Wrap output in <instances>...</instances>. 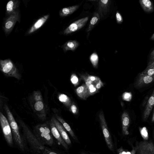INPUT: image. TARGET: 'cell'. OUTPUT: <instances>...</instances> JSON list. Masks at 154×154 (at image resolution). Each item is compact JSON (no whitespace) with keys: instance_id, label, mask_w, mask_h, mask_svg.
Here are the masks:
<instances>
[{"instance_id":"3957f363","label":"cell","mask_w":154,"mask_h":154,"mask_svg":"<svg viewBox=\"0 0 154 154\" xmlns=\"http://www.w3.org/2000/svg\"><path fill=\"white\" fill-rule=\"evenodd\" d=\"M20 126L22 128L24 138L28 143L30 148L35 153H42L45 147L37 138L26 125L22 121H20Z\"/></svg>"},{"instance_id":"5bb4252c","label":"cell","mask_w":154,"mask_h":154,"mask_svg":"<svg viewBox=\"0 0 154 154\" xmlns=\"http://www.w3.org/2000/svg\"><path fill=\"white\" fill-rule=\"evenodd\" d=\"M49 14L45 15L38 19L28 31L27 34H30L42 27L49 17Z\"/></svg>"},{"instance_id":"e575fe53","label":"cell","mask_w":154,"mask_h":154,"mask_svg":"<svg viewBox=\"0 0 154 154\" xmlns=\"http://www.w3.org/2000/svg\"><path fill=\"white\" fill-rule=\"evenodd\" d=\"M122 97L124 100L129 101L131 97V95L130 93L128 92H125L122 94Z\"/></svg>"},{"instance_id":"30bf717a","label":"cell","mask_w":154,"mask_h":154,"mask_svg":"<svg viewBox=\"0 0 154 154\" xmlns=\"http://www.w3.org/2000/svg\"><path fill=\"white\" fill-rule=\"evenodd\" d=\"M49 124L53 136L60 144L63 146L65 149H68V145L62 137L52 119L49 122Z\"/></svg>"},{"instance_id":"ba28073f","label":"cell","mask_w":154,"mask_h":154,"mask_svg":"<svg viewBox=\"0 0 154 154\" xmlns=\"http://www.w3.org/2000/svg\"><path fill=\"white\" fill-rule=\"evenodd\" d=\"M136 148L138 154H154V144L151 141H141Z\"/></svg>"},{"instance_id":"5b68a950","label":"cell","mask_w":154,"mask_h":154,"mask_svg":"<svg viewBox=\"0 0 154 154\" xmlns=\"http://www.w3.org/2000/svg\"><path fill=\"white\" fill-rule=\"evenodd\" d=\"M0 122L3 134L8 144L10 146L13 145V138L11 128L8 120L1 112Z\"/></svg>"},{"instance_id":"277c9868","label":"cell","mask_w":154,"mask_h":154,"mask_svg":"<svg viewBox=\"0 0 154 154\" xmlns=\"http://www.w3.org/2000/svg\"><path fill=\"white\" fill-rule=\"evenodd\" d=\"M0 69L6 76L14 77L18 80L21 76L17 69L10 59L0 60Z\"/></svg>"},{"instance_id":"b9f144b4","label":"cell","mask_w":154,"mask_h":154,"mask_svg":"<svg viewBox=\"0 0 154 154\" xmlns=\"http://www.w3.org/2000/svg\"></svg>"},{"instance_id":"d4e9b609","label":"cell","mask_w":154,"mask_h":154,"mask_svg":"<svg viewBox=\"0 0 154 154\" xmlns=\"http://www.w3.org/2000/svg\"><path fill=\"white\" fill-rule=\"evenodd\" d=\"M34 107L35 110L38 112L40 113L45 109L44 104L42 101L35 102Z\"/></svg>"},{"instance_id":"603a6c76","label":"cell","mask_w":154,"mask_h":154,"mask_svg":"<svg viewBox=\"0 0 154 154\" xmlns=\"http://www.w3.org/2000/svg\"><path fill=\"white\" fill-rule=\"evenodd\" d=\"M100 19V16L98 13L95 12L90 21L87 31H91Z\"/></svg>"},{"instance_id":"4316f807","label":"cell","mask_w":154,"mask_h":154,"mask_svg":"<svg viewBox=\"0 0 154 154\" xmlns=\"http://www.w3.org/2000/svg\"><path fill=\"white\" fill-rule=\"evenodd\" d=\"M90 61L94 68L97 67L98 62V57L95 53L92 54L90 58Z\"/></svg>"},{"instance_id":"2e32d148","label":"cell","mask_w":154,"mask_h":154,"mask_svg":"<svg viewBox=\"0 0 154 154\" xmlns=\"http://www.w3.org/2000/svg\"><path fill=\"white\" fill-rule=\"evenodd\" d=\"M20 3V1L18 0L9 1L6 6V14L9 16L17 11Z\"/></svg>"},{"instance_id":"836d02e7","label":"cell","mask_w":154,"mask_h":154,"mask_svg":"<svg viewBox=\"0 0 154 154\" xmlns=\"http://www.w3.org/2000/svg\"><path fill=\"white\" fill-rule=\"evenodd\" d=\"M116 18L117 22L119 24L122 23L123 21V19L122 15L118 11L116 12Z\"/></svg>"},{"instance_id":"d590c367","label":"cell","mask_w":154,"mask_h":154,"mask_svg":"<svg viewBox=\"0 0 154 154\" xmlns=\"http://www.w3.org/2000/svg\"><path fill=\"white\" fill-rule=\"evenodd\" d=\"M103 85V82L100 80L96 85V88L98 90Z\"/></svg>"},{"instance_id":"ffe728a7","label":"cell","mask_w":154,"mask_h":154,"mask_svg":"<svg viewBox=\"0 0 154 154\" xmlns=\"http://www.w3.org/2000/svg\"><path fill=\"white\" fill-rule=\"evenodd\" d=\"M79 7V5H77L63 8L60 11L59 15L61 17L67 16L74 12Z\"/></svg>"},{"instance_id":"8d00e7d4","label":"cell","mask_w":154,"mask_h":154,"mask_svg":"<svg viewBox=\"0 0 154 154\" xmlns=\"http://www.w3.org/2000/svg\"><path fill=\"white\" fill-rule=\"evenodd\" d=\"M154 61V50L150 54V61L149 62H152Z\"/></svg>"},{"instance_id":"6da1fadb","label":"cell","mask_w":154,"mask_h":154,"mask_svg":"<svg viewBox=\"0 0 154 154\" xmlns=\"http://www.w3.org/2000/svg\"><path fill=\"white\" fill-rule=\"evenodd\" d=\"M4 108L11 128L13 139L20 150L24 152L26 149L25 139L20 134L18 125L9 108L6 105H5Z\"/></svg>"},{"instance_id":"e0dca14e","label":"cell","mask_w":154,"mask_h":154,"mask_svg":"<svg viewBox=\"0 0 154 154\" xmlns=\"http://www.w3.org/2000/svg\"><path fill=\"white\" fill-rule=\"evenodd\" d=\"M77 95L80 98L86 100L90 95L89 90L86 84H83L78 87L75 90Z\"/></svg>"},{"instance_id":"7402d4cb","label":"cell","mask_w":154,"mask_h":154,"mask_svg":"<svg viewBox=\"0 0 154 154\" xmlns=\"http://www.w3.org/2000/svg\"><path fill=\"white\" fill-rule=\"evenodd\" d=\"M58 99L60 101L63 103L66 106L68 107H70L72 103L71 100L66 95L61 94L59 96Z\"/></svg>"},{"instance_id":"484cf974","label":"cell","mask_w":154,"mask_h":154,"mask_svg":"<svg viewBox=\"0 0 154 154\" xmlns=\"http://www.w3.org/2000/svg\"><path fill=\"white\" fill-rule=\"evenodd\" d=\"M141 75L152 76L154 75V67L148 66L146 68L139 74Z\"/></svg>"},{"instance_id":"9a60e30c","label":"cell","mask_w":154,"mask_h":154,"mask_svg":"<svg viewBox=\"0 0 154 154\" xmlns=\"http://www.w3.org/2000/svg\"><path fill=\"white\" fill-rule=\"evenodd\" d=\"M122 134L124 135L129 134L128 129L130 124V119L128 113L124 112L122 116Z\"/></svg>"},{"instance_id":"4dcf8cb0","label":"cell","mask_w":154,"mask_h":154,"mask_svg":"<svg viewBox=\"0 0 154 154\" xmlns=\"http://www.w3.org/2000/svg\"><path fill=\"white\" fill-rule=\"evenodd\" d=\"M70 80L72 83L76 86L79 84V80L77 76L74 74H72L71 76Z\"/></svg>"},{"instance_id":"44dd1931","label":"cell","mask_w":154,"mask_h":154,"mask_svg":"<svg viewBox=\"0 0 154 154\" xmlns=\"http://www.w3.org/2000/svg\"><path fill=\"white\" fill-rule=\"evenodd\" d=\"M79 42L75 40H69L66 42L62 46L65 51L69 50L75 51L79 45Z\"/></svg>"},{"instance_id":"d6a6232c","label":"cell","mask_w":154,"mask_h":154,"mask_svg":"<svg viewBox=\"0 0 154 154\" xmlns=\"http://www.w3.org/2000/svg\"><path fill=\"white\" fill-rule=\"evenodd\" d=\"M42 154H60L48 148H45Z\"/></svg>"},{"instance_id":"ac0fdd59","label":"cell","mask_w":154,"mask_h":154,"mask_svg":"<svg viewBox=\"0 0 154 154\" xmlns=\"http://www.w3.org/2000/svg\"><path fill=\"white\" fill-rule=\"evenodd\" d=\"M55 118L62 124L65 130L69 132L72 138L75 141H78L77 137L75 134L70 125L60 116L56 115Z\"/></svg>"},{"instance_id":"74e56055","label":"cell","mask_w":154,"mask_h":154,"mask_svg":"<svg viewBox=\"0 0 154 154\" xmlns=\"http://www.w3.org/2000/svg\"><path fill=\"white\" fill-rule=\"evenodd\" d=\"M148 66L154 67V61L151 62H149Z\"/></svg>"},{"instance_id":"cb8c5ba5","label":"cell","mask_w":154,"mask_h":154,"mask_svg":"<svg viewBox=\"0 0 154 154\" xmlns=\"http://www.w3.org/2000/svg\"><path fill=\"white\" fill-rule=\"evenodd\" d=\"M109 2V1L108 0H101L99 1V9L100 12H105L107 11Z\"/></svg>"},{"instance_id":"8fae6325","label":"cell","mask_w":154,"mask_h":154,"mask_svg":"<svg viewBox=\"0 0 154 154\" xmlns=\"http://www.w3.org/2000/svg\"><path fill=\"white\" fill-rule=\"evenodd\" d=\"M154 82V75L147 76L139 75L134 84V87L136 88L143 87Z\"/></svg>"},{"instance_id":"8992f818","label":"cell","mask_w":154,"mask_h":154,"mask_svg":"<svg viewBox=\"0 0 154 154\" xmlns=\"http://www.w3.org/2000/svg\"><path fill=\"white\" fill-rule=\"evenodd\" d=\"M101 127L106 145L109 149L112 151L114 150V146L110 133L103 112H101L99 115Z\"/></svg>"},{"instance_id":"4fadbf2b","label":"cell","mask_w":154,"mask_h":154,"mask_svg":"<svg viewBox=\"0 0 154 154\" xmlns=\"http://www.w3.org/2000/svg\"><path fill=\"white\" fill-rule=\"evenodd\" d=\"M154 106V90L147 102L143 114L144 121L148 119Z\"/></svg>"},{"instance_id":"52a82bcc","label":"cell","mask_w":154,"mask_h":154,"mask_svg":"<svg viewBox=\"0 0 154 154\" xmlns=\"http://www.w3.org/2000/svg\"><path fill=\"white\" fill-rule=\"evenodd\" d=\"M19 12L17 10L9 16L5 21L3 28L6 34H9L12 30L16 23L20 22Z\"/></svg>"},{"instance_id":"ab89813d","label":"cell","mask_w":154,"mask_h":154,"mask_svg":"<svg viewBox=\"0 0 154 154\" xmlns=\"http://www.w3.org/2000/svg\"><path fill=\"white\" fill-rule=\"evenodd\" d=\"M150 39L152 40H154V33L151 36Z\"/></svg>"},{"instance_id":"f35d334b","label":"cell","mask_w":154,"mask_h":154,"mask_svg":"<svg viewBox=\"0 0 154 154\" xmlns=\"http://www.w3.org/2000/svg\"><path fill=\"white\" fill-rule=\"evenodd\" d=\"M151 121L152 122H154V110L153 112L152 117L151 119Z\"/></svg>"},{"instance_id":"d6986e66","label":"cell","mask_w":154,"mask_h":154,"mask_svg":"<svg viewBox=\"0 0 154 154\" xmlns=\"http://www.w3.org/2000/svg\"><path fill=\"white\" fill-rule=\"evenodd\" d=\"M139 3L144 11L147 13H152L154 10L153 5L149 0H140Z\"/></svg>"},{"instance_id":"f1b7e54d","label":"cell","mask_w":154,"mask_h":154,"mask_svg":"<svg viewBox=\"0 0 154 154\" xmlns=\"http://www.w3.org/2000/svg\"><path fill=\"white\" fill-rule=\"evenodd\" d=\"M33 97L35 102L42 101V98L41 93L38 91H35L33 94Z\"/></svg>"},{"instance_id":"9c48e42d","label":"cell","mask_w":154,"mask_h":154,"mask_svg":"<svg viewBox=\"0 0 154 154\" xmlns=\"http://www.w3.org/2000/svg\"><path fill=\"white\" fill-rule=\"evenodd\" d=\"M88 19V17L79 19L71 24L63 31V33L67 35L77 31L83 27Z\"/></svg>"},{"instance_id":"60d3db41","label":"cell","mask_w":154,"mask_h":154,"mask_svg":"<svg viewBox=\"0 0 154 154\" xmlns=\"http://www.w3.org/2000/svg\"><path fill=\"white\" fill-rule=\"evenodd\" d=\"M80 154H87L84 152H82Z\"/></svg>"},{"instance_id":"1f68e13d","label":"cell","mask_w":154,"mask_h":154,"mask_svg":"<svg viewBox=\"0 0 154 154\" xmlns=\"http://www.w3.org/2000/svg\"><path fill=\"white\" fill-rule=\"evenodd\" d=\"M70 111L74 114L78 113V110L77 108L74 103H72L70 107Z\"/></svg>"},{"instance_id":"7c38bea8","label":"cell","mask_w":154,"mask_h":154,"mask_svg":"<svg viewBox=\"0 0 154 154\" xmlns=\"http://www.w3.org/2000/svg\"><path fill=\"white\" fill-rule=\"evenodd\" d=\"M51 119H52L63 139L68 145H71V141L66 132V130L62 124L56 118L53 117Z\"/></svg>"},{"instance_id":"f546056e","label":"cell","mask_w":154,"mask_h":154,"mask_svg":"<svg viewBox=\"0 0 154 154\" xmlns=\"http://www.w3.org/2000/svg\"><path fill=\"white\" fill-rule=\"evenodd\" d=\"M140 131L141 136L145 140H147L149 136L147 129L146 127H144L140 128Z\"/></svg>"},{"instance_id":"7a4b0ae2","label":"cell","mask_w":154,"mask_h":154,"mask_svg":"<svg viewBox=\"0 0 154 154\" xmlns=\"http://www.w3.org/2000/svg\"><path fill=\"white\" fill-rule=\"evenodd\" d=\"M33 132L38 140L43 145L52 146L53 144L54 139L49 122L36 125Z\"/></svg>"},{"instance_id":"83f0119b","label":"cell","mask_w":154,"mask_h":154,"mask_svg":"<svg viewBox=\"0 0 154 154\" xmlns=\"http://www.w3.org/2000/svg\"><path fill=\"white\" fill-rule=\"evenodd\" d=\"M118 154H135L136 152V147H133V149L131 151H128L124 149L121 147L117 150Z\"/></svg>"}]
</instances>
